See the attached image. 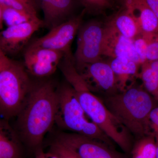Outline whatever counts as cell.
<instances>
[{"instance_id": "1", "label": "cell", "mask_w": 158, "mask_h": 158, "mask_svg": "<svg viewBox=\"0 0 158 158\" xmlns=\"http://www.w3.org/2000/svg\"><path fill=\"white\" fill-rule=\"evenodd\" d=\"M57 89L52 82L33 85L17 115L16 130L20 140L34 154L42 148L46 134L55 124Z\"/></svg>"}, {"instance_id": "2", "label": "cell", "mask_w": 158, "mask_h": 158, "mask_svg": "<svg viewBox=\"0 0 158 158\" xmlns=\"http://www.w3.org/2000/svg\"><path fill=\"white\" fill-rule=\"evenodd\" d=\"M59 68L66 81L73 88L80 104L89 118L123 152L130 155L135 138L110 113L101 98L89 90L77 71L73 56H65L60 62Z\"/></svg>"}, {"instance_id": "3", "label": "cell", "mask_w": 158, "mask_h": 158, "mask_svg": "<svg viewBox=\"0 0 158 158\" xmlns=\"http://www.w3.org/2000/svg\"><path fill=\"white\" fill-rule=\"evenodd\" d=\"M100 98L136 140L152 134L150 115L156 100L143 86L134 83L124 91Z\"/></svg>"}, {"instance_id": "4", "label": "cell", "mask_w": 158, "mask_h": 158, "mask_svg": "<svg viewBox=\"0 0 158 158\" xmlns=\"http://www.w3.org/2000/svg\"><path fill=\"white\" fill-rule=\"evenodd\" d=\"M57 107L55 124L68 132L76 133L115 147V143L89 118L66 81L57 89Z\"/></svg>"}, {"instance_id": "5", "label": "cell", "mask_w": 158, "mask_h": 158, "mask_svg": "<svg viewBox=\"0 0 158 158\" xmlns=\"http://www.w3.org/2000/svg\"><path fill=\"white\" fill-rule=\"evenodd\" d=\"M32 85L24 66L11 60L0 73V117L7 120L16 117Z\"/></svg>"}, {"instance_id": "6", "label": "cell", "mask_w": 158, "mask_h": 158, "mask_svg": "<svg viewBox=\"0 0 158 158\" xmlns=\"http://www.w3.org/2000/svg\"><path fill=\"white\" fill-rule=\"evenodd\" d=\"M55 141L65 145L81 158H130L104 142L76 133H59Z\"/></svg>"}, {"instance_id": "7", "label": "cell", "mask_w": 158, "mask_h": 158, "mask_svg": "<svg viewBox=\"0 0 158 158\" xmlns=\"http://www.w3.org/2000/svg\"><path fill=\"white\" fill-rule=\"evenodd\" d=\"M75 66L89 90L99 97L119 92L115 74L108 62L101 60Z\"/></svg>"}, {"instance_id": "8", "label": "cell", "mask_w": 158, "mask_h": 158, "mask_svg": "<svg viewBox=\"0 0 158 158\" xmlns=\"http://www.w3.org/2000/svg\"><path fill=\"white\" fill-rule=\"evenodd\" d=\"M104 26L97 21L82 24L78 31L77 47L73 61L75 65L101 60Z\"/></svg>"}, {"instance_id": "9", "label": "cell", "mask_w": 158, "mask_h": 158, "mask_svg": "<svg viewBox=\"0 0 158 158\" xmlns=\"http://www.w3.org/2000/svg\"><path fill=\"white\" fill-rule=\"evenodd\" d=\"M86 11L75 17L71 18L50 30L44 36L35 39L31 45L62 52L66 56L72 55L71 46L82 25Z\"/></svg>"}, {"instance_id": "10", "label": "cell", "mask_w": 158, "mask_h": 158, "mask_svg": "<svg viewBox=\"0 0 158 158\" xmlns=\"http://www.w3.org/2000/svg\"><path fill=\"white\" fill-rule=\"evenodd\" d=\"M65 56L62 52L30 44L24 54V66L30 74L45 77L55 73Z\"/></svg>"}, {"instance_id": "11", "label": "cell", "mask_w": 158, "mask_h": 158, "mask_svg": "<svg viewBox=\"0 0 158 158\" xmlns=\"http://www.w3.org/2000/svg\"><path fill=\"white\" fill-rule=\"evenodd\" d=\"M43 27V20L38 18L7 27L0 31V47L8 57L17 55L27 45L33 34Z\"/></svg>"}, {"instance_id": "12", "label": "cell", "mask_w": 158, "mask_h": 158, "mask_svg": "<svg viewBox=\"0 0 158 158\" xmlns=\"http://www.w3.org/2000/svg\"><path fill=\"white\" fill-rule=\"evenodd\" d=\"M101 54L102 56L111 59L127 58L141 65L134 46V40L125 37L108 22L104 26Z\"/></svg>"}, {"instance_id": "13", "label": "cell", "mask_w": 158, "mask_h": 158, "mask_svg": "<svg viewBox=\"0 0 158 158\" xmlns=\"http://www.w3.org/2000/svg\"><path fill=\"white\" fill-rule=\"evenodd\" d=\"M43 12L44 27L51 30L67 20L73 11L74 0H35Z\"/></svg>"}, {"instance_id": "14", "label": "cell", "mask_w": 158, "mask_h": 158, "mask_svg": "<svg viewBox=\"0 0 158 158\" xmlns=\"http://www.w3.org/2000/svg\"><path fill=\"white\" fill-rule=\"evenodd\" d=\"M123 9L139 23L142 34L158 32V19L148 5L146 0H121Z\"/></svg>"}, {"instance_id": "15", "label": "cell", "mask_w": 158, "mask_h": 158, "mask_svg": "<svg viewBox=\"0 0 158 158\" xmlns=\"http://www.w3.org/2000/svg\"><path fill=\"white\" fill-rule=\"evenodd\" d=\"M0 158H25L23 144L8 120L0 117Z\"/></svg>"}, {"instance_id": "16", "label": "cell", "mask_w": 158, "mask_h": 158, "mask_svg": "<svg viewBox=\"0 0 158 158\" xmlns=\"http://www.w3.org/2000/svg\"><path fill=\"white\" fill-rule=\"evenodd\" d=\"M108 62L116 77L119 92L126 90L135 83L139 77V67L141 65L126 58H111Z\"/></svg>"}, {"instance_id": "17", "label": "cell", "mask_w": 158, "mask_h": 158, "mask_svg": "<svg viewBox=\"0 0 158 158\" xmlns=\"http://www.w3.org/2000/svg\"><path fill=\"white\" fill-rule=\"evenodd\" d=\"M125 37L134 40L142 34L139 23L124 9L108 22Z\"/></svg>"}, {"instance_id": "18", "label": "cell", "mask_w": 158, "mask_h": 158, "mask_svg": "<svg viewBox=\"0 0 158 158\" xmlns=\"http://www.w3.org/2000/svg\"><path fill=\"white\" fill-rule=\"evenodd\" d=\"M139 77L143 86L157 101H158V60L147 61L141 65Z\"/></svg>"}, {"instance_id": "19", "label": "cell", "mask_w": 158, "mask_h": 158, "mask_svg": "<svg viewBox=\"0 0 158 158\" xmlns=\"http://www.w3.org/2000/svg\"><path fill=\"white\" fill-rule=\"evenodd\" d=\"M130 155L131 158H156L155 137L150 134L136 139Z\"/></svg>"}, {"instance_id": "20", "label": "cell", "mask_w": 158, "mask_h": 158, "mask_svg": "<svg viewBox=\"0 0 158 158\" xmlns=\"http://www.w3.org/2000/svg\"><path fill=\"white\" fill-rule=\"evenodd\" d=\"M1 6L3 23L7 27L17 25L39 18L24 11L2 5Z\"/></svg>"}, {"instance_id": "21", "label": "cell", "mask_w": 158, "mask_h": 158, "mask_svg": "<svg viewBox=\"0 0 158 158\" xmlns=\"http://www.w3.org/2000/svg\"><path fill=\"white\" fill-rule=\"evenodd\" d=\"M0 5L38 16L35 0H0Z\"/></svg>"}, {"instance_id": "22", "label": "cell", "mask_w": 158, "mask_h": 158, "mask_svg": "<svg viewBox=\"0 0 158 158\" xmlns=\"http://www.w3.org/2000/svg\"><path fill=\"white\" fill-rule=\"evenodd\" d=\"M85 10L91 13H98L113 7L112 0H78Z\"/></svg>"}, {"instance_id": "23", "label": "cell", "mask_w": 158, "mask_h": 158, "mask_svg": "<svg viewBox=\"0 0 158 158\" xmlns=\"http://www.w3.org/2000/svg\"><path fill=\"white\" fill-rule=\"evenodd\" d=\"M142 34L147 41V61L158 60V32Z\"/></svg>"}, {"instance_id": "24", "label": "cell", "mask_w": 158, "mask_h": 158, "mask_svg": "<svg viewBox=\"0 0 158 158\" xmlns=\"http://www.w3.org/2000/svg\"><path fill=\"white\" fill-rule=\"evenodd\" d=\"M48 151L60 158H81L65 145L56 141L51 143Z\"/></svg>"}, {"instance_id": "25", "label": "cell", "mask_w": 158, "mask_h": 158, "mask_svg": "<svg viewBox=\"0 0 158 158\" xmlns=\"http://www.w3.org/2000/svg\"><path fill=\"white\" fill-rule=\"evenodd\" d=\"M133 40L134 46L142 65L147 62V40L142 34Z\"/></svg>"}, {"instance_id": "26", "label": "cell", "mask_w": 158, "mask_h": 158, "mask_svg": "<svg viewBox=\"0 0 158 158\" xmlns=\"http://www.w3.org/2000/svg\"><path fill=\"white\" fill-rule=\"evenodd\" d=\"M149 121L152 134L155 137H158V105H156L151 112Z\"/></svg>"}, {"instance_id": "27", "label": "cell", "mask_w": 158, "mask_h": 158, "mask_svg": "<svg viewBox=\"0 0 158 158\" xmlns=\"http://www.w3.org/2000/svg\"><path fill=\"white\" fill-rule=\"evenodd\" d=\"M11 60L0 47V73L9 65Z\"/></svg>"}, {"instance_id": "28", "label": "cell", "mask_w": 158, "mask_h": 158, "mask_svg": "<svg viewBox=\"0 0 158 158\" xmlns=\"http://www.w3.org/2000/svg\"><path fill=\"white\" fill-rule=\"evenodd\" d=\"M34 158H60L53 153L48 151L45 152L43 148L37 150L34 153Z\"/></svg>"}, {"instance_id": "29", "label": "cell", "mask_w": 158, "mask_h": 158, "mask_svg": "<svg viewBox=\"0 0 158 158\" xmlns=\"http://www.w3.org/2000/svg\"><path fill=\"white\" fill-rule=\"evenodd\" d=\"M148 5L158 19V0H146Z\"/></svg>"}, {"instance_id": "30", "label": "cell", "mask_w": 158, "mask_h": 158, "mask_svg": "<svg viewBox=\"0 0 158 158\" xmlns=\"http://www.w3.org/2000/svg\"><path fill=\"white\" fill-rule=\"evenodd\" d=\"M3 19H2V9L1 7V5H0V30L2 29L3 26Z\"/></svg>"}, {"instance_id": "31", "label": "cell", "mask_w": 158, "mask_h": 158, "mask_svg": "<svg viewBox=\"0 0 158 158\" xmlns=\"http://www.w3.org/2000/svg\"><path fill=\"white\" fill-rule=\"evenodd\" d=\"M156 143V158H158V137H155Z\"/></svg>"}]
</instances>
